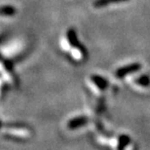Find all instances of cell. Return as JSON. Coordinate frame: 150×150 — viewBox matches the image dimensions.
<instances>
[{
	"label": "cell",
	"instance_id": "obj_3",
	"mask_svg": "<svg viewBox=\"0 0 150 150\" xmlns=\"http://www.w3.org/2000/svg\"><path fill=\"white\" fill-rule=\"evenodd\" d=\"M89 122V118L86 116H78L75 117V118L71 119L70 121H68L67 123V128L69 130H75V129H78L82 126L86 125L87 123Z\"/></svg>",
	"mask_w": 150,
	"mask_h": 150
},
{
	"label": "cell",
	"instance_id": "obj_6",
	"mask_svg": "<svg viewBox=\"0 0 150 150\" xmlns=\"http://www.w3.org/2000/svg\"><path fill=\"white\" fill-rule=\"evenodd\" d=\"M131 142V137L127 136V134H121L118 139V145H117V149H124L126 146L129 145Z\"/></svg>",
	"mask_w": 150,
	"mask_h": 150
},
{
	"label": "cell",
	"instance_id": "obj_2",
	"mask_svg": "<svg viewBox=\"0 0 150 150\" xmlns=\"http://www.w3.org/2000/svg\"><path fill=\"white\" fill-rule=\"evenodd\" d=\"M140 69H142V64H139V62H134V64H131L118 68L115 72V76L117 78H123L129 74L137 72V71H139Z\"/></svg>",
	"mask_w": 150,
	"mask_h": 150
},
{
	"label": "cell",
	"instance_id": "obj_9",
	"mask_svg": "<svg viewBox=\"0 0 150 150\" xmlns=\"http://www.w3.org/2000/svg\"><path fill=\"white\" fill-rule=\"evenodd\" d=\"M124 1H127V0H109L110 4H111V3H120V2H124Z\"/></svg>",
	"mask_w": 150,
	"mask_h": 150
},
{
	"label": "cell",
	"instance_id": "obj_4",
	"mask_svg": "<svg viewBox=\"0 0 150 150\" xmlns=\"http://www.w3.org/2000/svg\"><path fill=\"white\" fill-rule=\"evenodd\" d=\"M91 80L98 89L101 90V91H104V90L108 87V82H107L103 77L100 76V75H92Z\"/></svg>",
	"mask_w": 150,
	"mask_h": 150
},
{
	"label": "cell",
	"instance_id": "obj_7",
	"mask_svg": "<svg viewBox=\"0 0 150 150\" xmlns=\"http://www.w3.org/2000/svg\"><path fill=\"white\" fill-rule=\"evenodd\" d=\"M134 83L142 87H149L150 86V77L147 75H140L134 79Z\"/></svg>",
	"mask_w": 150,
	"mask_h": 150
},
{
	"label": "cell",
	"instance_id": "obj_8",
	"mask_svg": "<svg viewBox=\"0 0 150 150\" xmlns=\"http://www.w3.org/2000/svg\"><path fill=\"white\" fill-rule=\"evenodd\" d=\"M110 2L109 0H96L94 2V6L96 8H101V7H105V6L109 5Z\"/></svg>",
	"mask_w": 150,
	"mask_h": 150
},
{
	"label": "cell",
	"instance_id": "obj_1",
	"mask_svg": "<svg viewBox=\"0 0 150 150\" xmlns=\"http://www.w3.org/2000/svg\"><path fill=\"white\" fill-rule=\"evenodd\" d=\"M67 38L68 43H69L71 47L76 48V49L79 50V52L81 53V55H82L83 58H87L88 52H87V50H86V47H84L83 45L80 43V41H79V39H78V36H77V34L74 29H72V28L68 29L67 31Z\"/></svg>",
	"mask_w": 150,
	"mask_h": 150
},
{
	"label": "cell",
	"instance_id": "obj_5",
	"mask_svg": "<svg viewBox=\"0 0 150 150\" xmlns=\"http://www.w3.org/2000/svg\"><path fill=\"white\" fill-rule=\"evenodd\" d=\"M17 13V9L14 6L4 5L0 6V15L1 16H13Z\"/></svg>",
	"mask_w": 150,
	"mask_h": 150
}]
</instances>
